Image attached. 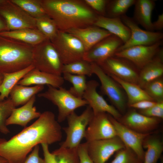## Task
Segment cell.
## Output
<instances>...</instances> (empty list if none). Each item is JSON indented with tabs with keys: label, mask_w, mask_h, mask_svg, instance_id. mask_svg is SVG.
I'll return each instance as SVG.
<instances>
[{
	"label": "cell",
	"mask_w": 163,
	"mask_h": 163,
	"mask_svg": "<svg viewBox=\"0 0 163 163\" xmlns=\"http://www.w3.org/2000/svg\"><path fill=\"white\" fill-rule=\"evenodd\" d=\"M110 163H143L136 154L125 147L117 152L114 159Z\"/></svg>",
	"instance_id": "cell-38"
},
{
	"label": "cell",
	"mask_w": 163,
	"mask_h": 163,
	"mask_svg": "<svg viewBox=\"0 0 163 163\" xmlns=\"http://www.w3.org/2000/svg\"><path fill=\"white\" fill-rule=\"evenodd\" d=\"M143 89L154 101L163 102V80L161 77L149 82Z\"/></svg>",
	"instance_id": "cell-37"
},
{
	"label": "cell",
	"mask_w": 163,
	"mask_h": 163,
	"mask_svg": "<svg viewBox=\"0 0 163 163\" xmlns=\"http://www.w3.org/2000/svg\"><path fill=\"white\" fill-rule=\"evenodd\" d=\"M65 32L78 39L86 52L103 39L112 34L106 30L94 25L72 29Z\"/></svg>",
	"instance_id": "cell-19"
},
{
	"label": "cell",
	"mask_w": 163,
	"mask_h": 163,
	"mask_svg": "<svg viewBox=\"0 0 163 163\" xmlns=\"http://www.w3.org/2000/svg\"><path fill=\"white\" fill-rule=\"evenodd\" d=\"M63 73L88 76L93 74L91 63L83 59L64 65L62 70Z\"/></svg>",
	"instance_id": "cell-34"
},
{
	"label": "cell",
	"mask_w": 163,
	"mask_h": 163,
	"mask_svg": "<svg viewBox=\"0 0 163 163\" xmlns=\"http://www.w3.org/2000/svg\"><path fill=\"white\" fill-rule=\"evenodd\" d=\"M94 113L88 106L80 115L74 111L67 118L68 126L62 128L66 134L65 140L60 144V147L68 148H76L84 138L86 128Z\"/></svg>",
	"instance_id": "cell-6"
},
{
	"label": "cell",
	"mask_w": 163,
	"mask_h": 163,
	"mask_svg": "<svg viewBox=\"0 0 163 163\" xmlns=\"http://www.w3.org/2000/svg\"><path fill=\"white\" fill-rule=\"evenodd\" d=\"M50 41L63 65L83 59L86 51L82 42L75 37L59 30L56 36Z\"/></svg>",
	"instance_id": "cell-7"
},
{
	"label": "cell",
	"mask_w": 163,
	"mask_h": 163,
	"mask_svg": "<svg viewBox=\"0 0 163 163\" xmlns=\"http://www.w3.org/2000/svg\"><path fill=\"white\" fill-rule=\"evenodd\" d=\"M139 113L149 117L163 118V102H157L155 104L147 109L140 110Z\"/></svg>",
	"instance_id": "cell-39"
},
{
	"label": "cell",
	"mask_w": 163,
	"mask_h": 163,
	"mask_svg": "<svg viewBox=\"0 0 163 163\" xmlns=\"http://www.w3.org/2000/svg\"><path fill=\"white\" fill-rule=\"evenodd\" d=\"M108 31L120 38L123 44L129 39L131 32L120 18H112L99 15L94 25Z\"/></svg>",
	"instance_id": "cell-23"
},
{
	"label": "cell",
	"mask_w": 163,
	"mask_h": 163,
	"mask_svg": "<svg viewBox=\"0 0 163 163\" xmlns=\"http://www.w3.org/2000/svg\"><path fill=\"white\" fill-rule=\"evenodd\" d=\"M136 0H113L108 1L106 14L107 17L120 18L125 14L129 8L134 5Z\"/></svg>",
	"instance_id": "cell-30"
},
{
	"label": "cell",
	"mask_w": 163,
	"mask_h": 163,
	"mask_svg": "<svg viewBox=\"0 0 163 163\" xmlns=\"http://www.w3.org/2000/svg\"><path fill=\"white\" fill-rule=\"evenodd\" d=\"M93 74L100 80L101 89L120 112H125L126 107L125 97L118 84L107 75L98 64L91 62Z\"/></svg>",
	"instance_id": "cell-9"
},
{
	"label": "cell",
	"mask_w": 163,
	"mask_h": 163,
	"mask_svg": "<svg viewBox=\"0 0 163 163\" xmlns=\"http://www.w3.org/2000/svg\"><path fill=\"white\" fill-rule=\"evenodd\" d=\"M41 145L43 152L44 163H58L54 155L50 152L49 145L43 143Z\"/></svg>",
	"instance_id": "cell-43"
},
{
	"label": "cell",
	"mask_w": 163,
	"mask_h": 163,
	"mask_svg": "<svg viewBox=\"0 0 163 163\" xmlns=\"http://www.w3.org/2000/svg\"><path fill=\"white\" fill-rule=\"evenodd\" d=\"M119 122L136 132L150 133L159 123L160 119L149 117L132 110L119 119Z\"/></svg>",
	"instance_id": "cell-18"
},
{
	"label": "cell",
	"mask_w": 163,
	"mask_h": 163,
	"mask_svg": "<svg viewBox=\"0 0 163 163\" xmlns=\"http://www.w3.org/2000/svg\"><path fill=\"white\" fill-rule=\"evenodd\" d=\"M62 129L53 113L44 111L33 123L10 139H0V156L8 163H23L37 145L60 141Z\"/></svg>",
	"instance_id": "cell-1"
},
{
	"label": "cell",
	"mask_w": 163,
	"mask_h": 163,
	"mask_svg": "<svg viewBox=\"0 0 163 163\" xmlns=\"http://www.w3.org/2000/svg\"><path fill=\"white\" fill-rule=\"evenodd\" d=\"M48 87L46 91L39 93L37 96L49 100L57 107V120L59 123L64 121L76 109L88 105L86 101L76 97L62 87L58 88L50 85Z\"/></svg>",
	"instance_id": "cell-4"
},
{
	"label": "cell",
	"mask_w": 163,
	"mask_h": 163,
	"mask_svg": "<svg viewBox=\"0 0 163 163\" xmlns=\"http://www.w3.org/2000/svg\"><path fill=\"white\" fill-rule=\"evenodd\" d=\"M16 107L10 97L0 101V132L5 134L10 132L6 121Z\"/></svg>",
	"instance_id": "cell-36"
},
{
	"label": "cell",
	"mask_w": 163,
	"mask_h": 163,
	"mask_svg": "<svg viewBox=\"0 0 163 163\" xmlns=\"http://www.w3.org/2000/svg\"><path fill=\"white\" fill-rule=\"evenodd\" d=\"M85 3L99 15L105 16L108 0H85Z\"/></svg>",
	"instance_id": "cell-40"
},
{
	"label": "cell",
	"mask_w": 163,
	"mask_h": 163,
	"mask_svg": "<svg viewBox=\"0 0 163 163\" xmlns=\"http://www.w3.org/2000/svg\"><path fill=\"white\" fill-rule=\"evenodd\" d=\"M0 15L5 20L9 30L37 29L36 19L11 0H5L0 5Z\"/></svg>",
	"instance_id": "cell-8"
},
{
	"label": "cell",
	"mask_w": 163,
	"mask_h": 163,
	"mask_svg": "<svg viewBox=\"0 0 163 163\" xmlns=\"http://www.w3.org/2000/svg\"><path fill=\"white\" fill-rule=\"evenodd\" d=\"M35 19L47 15L40 0H11Z\"/></svg>",
	"instance_id": "cell-33"
},
{
	"label": "cell",
	"mask_w": 163,
	"mask_h": 163,
	"mask_svg": "<svg viewBox=\"0 0 163 163\" xmlns=\"http://www.w3.org/2000/svg\"><path fill=\"white\" fill-rule=\"evenodd\" d=\"M64 81L61 75L42 72L34 68L29 71L17 84L27 86L47 85L58 88L62 87Z\"/></svg>",
	"instance_id": "cell-20"
},
{
	"label": "cell",
	"mask_w": 163,
	"mask_h": 163,
	"mask_svg": "<svg viewBox=\"0 0 163 163\" xmlns=\"http://www.w3.org/2000/svg\"><path fill=\"white\" fill-rule=\"evenodd\" d=\"M98 65L108 75H113L124 81L138 85L139 73L136 67L125 59L113 56Z\"/></svg>",
	"instance_id": "cell-12"
},
{
	"label": "cell",
	"mask_w": 163,
	"mask_h": 163,
	"mask_svg": "<svg viewBox=\"0 0 163 163\" xmlns=\"http://www.w3.org/2000/svg\"><path fill=\"white\" fill-rule=\"evenodd\" d=\"M108 75L125 91L127 96V104L129 106L142 100L153 101L144 90L138 85L124 81L113 75Z\"/></svg>",
	"instance_id": "cell-27"
},
{
	"label": "cell",
	"mask_w": 163,
	"mask_h": 163,
	"mask_svg": "<svg viewBox=\"0 0 163 163\" xmlns=\"http://www.w3.org/2000/svg\"><path fill=\"white\" fill-rule=\"evenodd\" d=\"M33 65L23 69L10 73H4L3 81L0 85V101L8 98L13 88L30 70Z\"/></svg>",
	"instance_id": "cell-28"
},
{
	"label": "cell",
	"mask_w": 163,
	"mask_h": 163,
	"mask_svg": "<svg viewBox=\"0 0 163 163\" xmlns=\"http://www.w3.org/2000/svg\"><path fill=\"white\" fill-rule=\"evenodd\" d=\"M34 46L0 35V72L10 73L33 64Z\"/></svg>",
	"instance_id": "cell-3"
},
{
	"label": "cell",
	"mask_w": 163,
	"mask_h": 163,
	"mask_svg": "<svg viewBox=\"0 0 163 163\" xmlns=\"http://www.w3.org/2000/svg\"><path fill=\"white\" fill-rule=\"evenodd\" d=\"M117 136L108 114L100 113L94 115L86 130L84 138L87 142L110 139Z\"/></svg>",
	"instance_id": "cell-15"
},
{
	"label": "cell",
	"mask_w": 163,
	"mask_h": 163,
	"mask_svg": "<svg viewBox=\"0 0 163 163\" xmlns=\"http://www.w3.org/2000/svg\"><path fill=\"white\" fill-rule=\"evenodd\" d=\"M44 88V85H42L29 86L17 84L10 91L9 97L16 107L26 103Z\"/></svg>",
	"instance_id": "cell-26"
},
{
	"label": "cell",
	"mask_w": 163,
	"mask_h": 163,
	"mask_svg": "<svg viewBox=\"0 0 163 163\" xmlns=\"http://www.w3.org/2000/svg\"><path fill=\"white\" fill-rule=\"evenodd\" d=\"M99 85V83L95 80H91L87 82L83 98L87 101L94 114L106 113L118 120L121 117L120 113L114 107L109 104L97 92V90Z\"/></svg>",
	"instance_id": "cell-17"
},
{
	"label": "cell",
	"mask_w": 163,
	"mask_h": 163,
	"mask_svg": "<svg viewBox=\"0 0 163 163\" xmlns=\"http://www.w3.org/2000/svg\"><path fill=\"white\" fill-rule=\"evenodd\" d=\"M120 18L130 29L131 35L129 40L117 52L133 46L151 45L162 40L163 34L162 32L142 30L133 18L126 14L121 16Z\"/></svg>",
	"instance_id": "cell-10"
},
{
	"label": "cell",
	"mask_w": 163,
	"mask_h": 163,
	"mask_svg": "<svg viewBox=\"0 0 163 163\" xmlns=\"http://www.w3.org/2000/svg\"><path fill=\"white\" fill-rule=\"evenodd\" d=\"M33 65L40 71L61 75L63 64L51 41L46 39L34 46Z\"/></svg>",
	"instance_id": "cell-5"
},
{
	"label": "cell",
	"mask_w": 163,
	"mask_h": 163,
	"mask_svg": "<svg viewBox=\"0 0 163 163\" xmlns=\"http://www.w3.org/2000/svg\"><path fill=\"white\" fill-rule=\"evenodd\" d=\"M86 142L88 154L94 163H105L114 153L126 147L117 136Z\"/></svg>",
	"instance_id": "cell-13"
},
{
	"label": "cell",
	"mask_w": 163,
	"mask_h": 163,
	"mask_svg": "<svg viewBox=\"0 0 163 163\" xmlns=\"http://www.w3.org/2000/svg\"><path fill=\"white\" fill-rule=\"evenodd\" d=\"M62 74L64 80L69 82L72 85V86L68 90L71 93L76 97L83 98L87 86L86 76L68 73Z\"/></svg>",
	"instance_id": "cell-31"
},
{
	"label": "cell",
	"mask_w": 163,
	"mask_h": 163,
	"mask_svg": "<svg viewBox=\"0 0 163 163\" xmlns=\"http://www.w3.org/2000/svg\"><path fill=\"white\" fill-rule=\"evenodd\" d=\"M35 101L34 95L21 107L14 108L6 120V125H17L24 128L31 120L38 118L41 113L37 111L34 106Z\"/></svg>",
	"instance_id": "cell-21"
},
{
	"label": "cell",
	"mask_w": 163,
	"mask_h": 163,
	"mask_svg": "<svg viewBox=\"0 0 163 163\" xmlns=\"http://www.w3.org/2000/svg\"><path fill=\"white\" fill-rule=\"evenodd\" d=\"M157 102L154 101L144 100L140 101L129 106L131 107L140 110L147 109L155 104Z\"/></svg>",
	"instance_id": "cell-44"
},
{
	"label": "cell",
	"mask_w": 163,
	"mask_h": 163,
	"mask_svg": "<svg viewBox=\"0 0 163 163\" xmlns=\"http://www.w3.org/2000/svg\"><path fill=\"white\" fill-rule=\"evenodd\" d=\"M5 0H0V5L4 2Z\"/></svg>",
	"instance_id": "cell-49"
},
{
	"label": "cell",
	"mask_w": 163,
	"mask_h": 163,
	"mask_svg": "<svg viewBox=\"0 0 163 163\" xmlns=\"http://www.w3.org/2000/svg\"><path fill=\"white\" fill-rule=\"evenodd\" d=\"M162 44L161 40L151 45L133 46L116 52L114 56L125 59L141 69L153 59Z\"/></svg>",
	"instance_id": "cell-14"
},
{
	"label": "cell",
	"mask_w": 163,
	"mask_h": 163,
	"mask_svg": "<svg viewBox=\"0 0 163 163\" xmlns=\"http://www.w3.org/2000/svg\"><path fill=\"white\" fill-rule=\"evenodd\" d=\"M8 30H9L5 20L0 15V32Z\"/></svg>",
	"instance_id": "cell-46"
},
{
	"label": "cell",
	"mask_w": 163,
	"mask_h": 163,
	"mask_svg": "<svg viewBox=\"0 0 163 163\" xmlns=\"http://www.w3.org/2000/svg\"><path fill=\"white\" fill-rule=\"evenodd\" d=\"M109 118L115 129L117 136L125 146L132 150L143 162L145 152L143 144L145 140L151 134L135 131L123 125L108 114Z\"/></svg>",
	"instance_id": "cell-11"
},
{
	"label": "cell",
	"mask_w": 163,
	"mask_h": 163,
	"mask_svg": "<svg viewBox=\"0 0 163 163\" xmlns=\"http://www.w3.org/2000/svg\"><path fill=\"white\" fill-rule=\"evenodd\" d=\"M152 26L154 30H160L163 28V14L158 16L157 19L152 22Z\"/></svg>",
	"instance_id": "cell-45"
},
{
	"label": "cell",
	"mask_w": 163,
	"mask_h": 163,
	"mask_svg": "<svg viewBox=\"0 0 163 163\" xmlns=\"http://www.w3.org/2000/svg\"><path fill=\"white\" fill-rule=\"evenodd\" d=\"M39 145H37L23 163H44L43 159L39 156Z\"/></svg>",
	"instance_id": "cell-42"
},
{
	"label": "cell",
	"mask_w": 163,
	"mask_h": 163,
	"mask_svg": "<svg viewBox=\"0 0 163 163\" xmlns=\"http://www.w3.org/2000/svg\"><path fill=\"white\" fill-rule=\"evenodd\" d=\"M80 163H94L87 152V142L80 144L77 148Z\"/></svg>",
	"instance_id": "cell-41"
},
{
	"label": "cell",
	"mask_w": 163,
	"mask_h": 163,
	"mask_svg": "<svg viewBox=\"0 0 163 163\" xmlns=\"http://www.w3.org/2000/svg\"><path fill=\"white\" fill-rule=\"evenodd\" d=\"M0 163H8V162L6 159L0 156Z\"/></svg>",
	"instance_id": "cell-47"
},
{
	"label": "cell",
	"mask_w": 163,
	"mask_h": 163,
	"mask_svg": "<svg viewBox=\"0 0 163 163\" xmlns=\"http://www.w3.org/2000/svg\"><path fill=\"white\" fill-rule=\"evenodd\" d=\"M77 148H68L60 146L52 153L58 163H80Z\"/></svg>",
	"instance_id": "cell-35"
},
{
	"label": "cell",
	"mask_w": 163,
	"mask_h": 163,
	"mask_svg": "<svg viewBox=\"0 0 163 163\" xmlns=\"http://www.w3.org/2000/svg\"><path fill=\"white\" fill-rule=\"evenodd\" d=\"M163 74V49L162 47L153 59L140 69L138 85L143 89L149 82Z\"/></svg>",
	"instance_id": "cell-22"
},
{
	"label": "cell",
	"mask_w": 163,
	"mask_h": 163,
	"mask_svg": "<svg viewBox=\"0 0 163 163\" xmlns=\"http://www.w3.org/2000/svg\"><path fill=\"white\" fill-rule=\"evenodd\" d=\"M0 35L33 46L47 39L36 29L23 28L6 31L0 32Z\"/></svg>",
	"instance_id": "cell-25"
},
{
	"label": "cell",
	"mask_w": 163,
	"mask_h": 163,
	"mask_svg": "<svg viewBox=\"0 0 163 163\" xmlns=\"http://www.w3.org/2000/svg\"><path fill=\"white\" fill-rule=\"evenodd\" d=\"M134 5L133 20L146 30L154 31L151 16L155 6V1L136 0Z\"/></svg>",
	"instance_id": "cell-24"
},
{
	"label": "cell",
	"mask_w": 163,
	"mask_h": 163,
	"mask_svg": "<svg viewBox=\"0 0 163 163\" xmlns=\"http://www.w3.org/2000/svg\"><path fill=\"white\" fill-rule=\"evenodd\" d=\"M149 136L143 143V147L147 150L143 163H157L163 150V143L158 138L150 137Z\"/></svg>",
	"instance_id": "cell-29"
},
{
	"label": "cell",
	"mask_w": 163,
	"mask_h": 163,
	"mask_svg": "<svg viewBox=\"0 0 163 163\" xmlns=\"http://www.w3.org/2000/svg\"><path fill=\"white\" fill-rule=\"evenodd\" d=\"M46 14L59 30L93 25L99 15L84 2L78 0H40Z\"/></svg>",
	"instance_id": "cell-2"
},
{
	"label": "cell",
	"mask_w": 163,
	"mask_h": 163,
	"mask_svg": "<svg viewBox=\"0 0 163 163\" xmlns=\"http://www.w3.org/2000/svg\"><path fill=\"white\" fill-rule=\"evenodd\" d=\"M35 19L37 29L47 39H54L59 30L54 21L47 15Z\"/></svg>",
	"instance_id": "cell-32"
},
{
	"label": "cell",
	"mask_w": 163,
	"mask_h": 163,
	"mask_svg": "<svg viewBox=\"0 0 163 163\" xmlns=\"http://www.w3.org/2000/svg\"><path fill=\"white\" fill-rule=\"evenodd\" d=\"M3 79V73L0 72V85H1Z\"/></svg>",
	"instance_id": "cell-48"
},
{
	"label": "cell",
	"mask_w": 163,
	"mask_h": 163,
	"mask_svg": "<svg viewBox=\"0 0 163 163\" xmlns=\"http://www.w3.org/2000/svg\"><path fill=\"white\" fill-rule=\"evenodd\" d=\"M122 40L111 34L98 42L86 51L83 59L90 62L99 65L114 56L123 44Z\"/></svg>",
	"instance_id": "cell-16"
}]
</instances>
